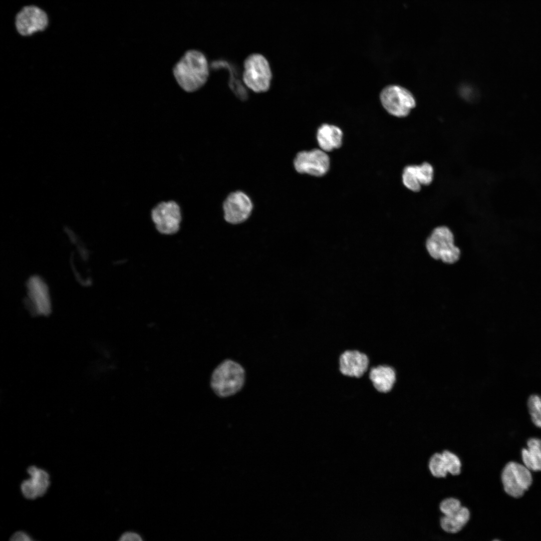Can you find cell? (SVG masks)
Here are the masks:
<instances>
[{
    "label": "cell",
    "mask_w": 541,
    "mask_h": 541,
    "mask_svg": "<svg viewBox=\"0 0 541 541\" xmlns=\"http://www.w3.org/2000/svg\"><path fill=\"white\" fill-rule=\"evenodd\" d=\"M21 489L24 496L28 499H34L40 497L38 488L31 478L22 482Z\"/></svg>",
    "instance_id": "obj_22"
},
{
    "label": "cell",
    "mask_w": 541,
    "mask_h": 541,
    "mask_svg": "<svg viewBox=\"0 0 541 541\" xmlns=\"http://www.w3.org/2000/svg\"><path fill=\"white\" fill-rule=\"evenodd\" d=\"M426 248L433 258L444 263L452 264L460 257V250L455 245L454 236L450 229L445 226L434 228L426 241Z\"/></svg>",
    "instance_id": "obj_4"
},
{
    "label": "cell",
    "mask_w": 541,
    "mask_h": 541,
    "mask_svg": "<svg viewBox=\"0 0 541 541\" xmlns=\"http://www.w3.org/2000/svg\"><path fill=\"white\" fill-rule=\"evenodd\" d=\"M527 407L533 424L541 428V397L537 394L531 395L527 400Z\"/></svg>",
    "instance_id": "obj_20"
},
{
    "label": "cell",
    "mask_w": 541,
    "mask_h": 541,
    "mask_svg": "<svg viewBox=\"0 0 541 541\" xmlns=\"http://www.w3.org/2000/svg\"><path fill=\"white\" fill-rule=\"evenodd\" d=\"M470 513L465 506H462L457 512L441 517V528L445 532L455 533L460 531L469 521Z\"/></svg>",
    "instance_id": "obj_17"
},
{
    "label": "cell",
    "mask_w": 541,
    "mask_h": 541,
    "mask_svg": "<svg viewBox=\"0 0 541 541\" xmlns=\"http://www.w3.org/2000/svg\"><path fill=\"white\" fill-rule=\"evenodd\" d=\"M339 364L342 375L360 378L368 372L370 361L365 353L357 350H347L340 356Z\"/></svg>",
    "instance_id": "obj_11"
},
{
    "label": "cell",
    "mask_w": 541,
    "mask_h": 541,
    "mask_svg": "<svg viewBox=\"0 0 541 541\" xmlns=\"http://www.w3.org/2000/svg\"><path fill=\"white\" fill-rule=\"evenodd\" d=\"M380 98L384 109L391 115L397 117L408 116L416 104L412 94L398 85H390L384 88Z\"/></svg>",
    "instance_id": "obj_6"
},
{
    "label": "cell",
    "mask_w": 541,
    "mask_h": 541,
    "mask_svg": "<svg viewBox=\"0 0 541 541\" xmlns=\"http://www.w3.org/2000/svg\"><path fill=\"white\" fill-rule=\"evenodd\" d=\"M29 296L33 306L39 313H46L49 309L48 293L43 283L32 279L28 285Z\"/></svg>",
    "instance_id": "obj_16"
},
{
    "label": "cell",
    "mask_w": 541,
    "mask_h": 541,
    "mask_svg": "<svg viewBox=\"0 0 541 541\" xmlns=\"http://www.w3.org/2000/svg\"><path fill=\"white\" fill-rule=\"evenodd\" d=\"M209 73L206 57L196 50L185 52L173 68L177 83L187 92H195L203 87L208 80Z\"/></svg>",
    "instance_id": "obj_1"
},
{
    "label": "cell",
    "mask_w": 541,
    "mask_h": 541,
    "mask_svg": "<svg viewBox=\"0 0 541 541\" xmlns=\"http://www.w3.org/2000/svg\"><path fill=\"white\" fill-rule=\"evenodd\" d=\"M433 178V168L428 162L419 165H411L405 167L402 182L406 187L414 192L420 190L421 185H428Z\"/></svg>",
    "instance_id": "obj_12"
},
{
    "label": "cell",
    "mask_w": 541,
    "mask_h": 541,
    "mask_svg": "<svg viewBox=\"0 0 541 541\" xmlns=\"http://www.w3.org/2000/svg\"><path fill=\"white\" fill-rule=\"evenodd\" d=\"M244 380L243 368L236 362L227 359L214 370L210 386L218 396L226 397L239 391L243 386Z\"/></svg>",
    "instance_id": "obj_2"
},
{
    "label": "cell",
    "mask_w": 541,
    "mask_h": 541,
    "mask_svg": "<svg viewBox=\"0 0 541 541\" xmlns=\"http://www.w3.org/2000/svg\"><path fill=\"white\" fill-rule=\"evenodd\" d=\"M462 506L459 499L454 497H449L441 501L439 509L444 515H449L458 511Z\"/></svg>",
    "instance_id": "obj_21"
},
{
    "label": "cell",
    "mask_w": 541,
    "mask_h": 541,
    "mask_svg": "<svg viewBox=\"0 0 541 541\" xmlns=\"http://www.w3.org/2000/svg\"><path fill=\"white\" fill-rule=\"evenodd\" d=\"M14 25L16 32L23 37L32 36L38 32H44L49 25L48 14L35 5L22 7L16 14Z\"/></svg>",
    "instance_id": "obj_5"
},
{
    "label": "cell",
    "mask_w": 541,
    "mask_h": 541,
    "mask_svg": "<svg viewBox=\"0 0 541 541\" xmlns=\"http://www.w3.org/2000/svg\"><path fill=\"white\" fill-rule=\"evenodd\" d=\"M501 479L505 492L517 498L521 497L532 482V476L524 465L514 461L508 462L504 467Z\"/></svg>",
    "instance_id": "obj_7"
},
{
    "label": "cell",
    "mask_w": 541,
    "mask_h": 541,
    "mask_svg": "<svg viewBox=\"0 0 541 541\" xmlns=\"http://www.w3.org/2000/svg\"><path fill=\"white\" fill-rule=\"evenodd\" d=\"M343 132L338 127L324 124L318 129L317 139L321 149L329 152L339 148L342 143Z\"/></svg>",
    "instance_id": "obj_14"
},
{
    "label": "cell",
    "mask_w": 541,
    "mask_h": 541,
    "mask_svg": "<svg viewBox=\"0 0 541 541\" xmlns=\"http://www.w3.org/2000/svg\"><path fill=\"white\" fill-rule=\"evenodd\" d=\"M151 217L159 232L175 233L179 229L181 220L180 207L172 200L160 202L152 209Z\"/></svg>",
    "instance_id": "obj_8"
},
{
    "label": "cell",
    "mask_w": 541,
    "mask_h": 541,
    "mask_svg": "<svg viewBox=\"0 0 541 541\" xmlns=\"http://www.w3.org/2000/svg\"><path fill=\"white\" fill-rule=\"evenodd\" d=\"M527 448L521 451L524 465L530 471H541V439L533 437L527 441Z\"/></svg>",
    "instance_id": "obj_15"
},
{
    "label": "cell",
    "mask_w": 541,
    "mask_h": 541,
    "mask_svg": "<svg viewBox=\"0 0 541 541\" xmlns=\"http://www.w3.org/2000/svg\"><path fill=\"white\" fill-rule=\"evenodd\" d=\"M10 540L12 541H32L34 539L28 533L20 530L15 532L11 536Z\"/></svg>",
    "instance_id": "obj_24"
},
{
    "label": "cell",
    "mask_w": 541,
    "mask_h": 541,
    "mask_svg": "<svg viewBox=\"0 0 541 541\" xmlns=\"http://www.w3.org/2000/svg\"><path fill=\"white\" fill-rule=\"evenodd\" d=\"M273 75L270 65L262 55L253 53L243 63L242 81L249 89L255 93H263L270 88Z\"/></svg>",
    "instance_id": "obj_3"
},
{
    "label": "cell",
    "mask_w": 541,
    "mask_h": 541,
    "mask_svg": "<svg viewBox=\"0 0 541 541\" xmlns=\"http://www.w3.org/2000/svg\"><path fill=\"white\" fill-rule=\"evenodd\" d=\"M225 220L231 224H238L246 220L252 210L251 199L243 192L231 193L223 204Z\"/></svg>",
    "instance_id": "obj_10"
},
{
    "label": "cell",
    "mask_w": 541,
    "mask_h": 541,
    "mask_svg": "<svg viewBox=\"0 0 541 541\" xmlns=\"http://www.w3.org/2000/svg\"><path fill=\"white\" fill-rule=\"evenodd\" d=\"M119 540L121 541H141L142 540V538L141 535L138 533L128 531L123 533L120 535Z\"/></svg>",
    "instance_id": "obj_23"
},
{
    "label": "cell",
    "mask_w": 541,
    "mask_h": 541,
    "mask_svg": "<svg viewBox=\"0 0 541 541\" xmlns=\"http://www.w3.org/2000/svg\"><path fill=\"white\" fill-rule=\"evenodd\" d=\"M27 471L30 478L34 481L38 488L39 496H42L47 491L50 484L48 472L35 465L30 466Z\"/></svg>",
    "instance_id": "obj_19"
},
{
    "label": "cell",
    "mask_w": 541,
    "mask_h": 541,
    "mask_svg": "<svg viewBox=\"0 0 541 541\" xmlns=\"http://www.w3.org/2000/svg\"><path fill=\"white\" fill-rule=\"evenodd\" d=\"M296 170L315 176H321L328 171L330 159L325 151L314 149L297 153L294 160Z\"/></svg>",
    "instance_id": "obj_9"
},
{
    "label": "cell",
    "mask_w": 541,
    "mask_h": 541,
    "mask_svg": "<svg viewBox=\"0 0 541 541\" xmlns=\"http://www.w3.org/2000/svg\"><path fill=\"white\" fill-rule=\"evenodd\" d=\"M368 375L374 388L382 393L391 391L397 381L395 369L387 365H380L369 368Z\"/></svg>",
    "instance_id": "obj_13"
},
{
    "label": "cell",
    "mask_w": 541,
    "mask_h": 541,
    "mask_svg": "<svg viewBox=\"0 0 541 541\" xmlns=\"http://www.w3.org/2000/svg\"><path fill=\"white\" fill-rule=\"evenodd\" d=\"M429 469L431 474L437 478H444L450 470V463L445 450L442 453H434L429 458Z\"/></svg>",
    "instance_id": "obj_18"
}]
</instances>
